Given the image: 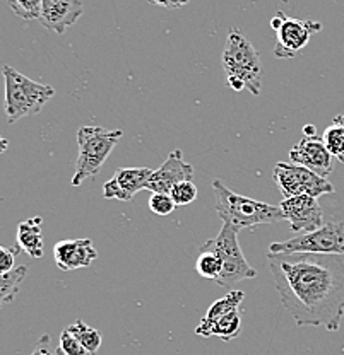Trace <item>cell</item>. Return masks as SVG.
I'll use <instances>...</instances> for the list:
<instances>
[{
	"instance_id": "6da1fadb",
	"label": "cell",
	"mask_w": 344,
	"mask_h": 355,
	"mask_svg": "<svg viewBox=\"0 0 344 355\" xmlns=\"http://www.w3.org/2000/svg\"><path fill=\"white\" fill-rule=\"evenodd\" d=\"M281 302L298 327L341 328L344 263L338 254L268 253Z\"/></svg>"
},
{
	"instance_id": "7a4b0ae2",
	"label": "cell",
	"mask_w": 344,
	"mask_h": 355,
	"mask_svg": "<svg viewBox=\"0 0 344 355\" xmlns=\"http://www.w3.org/2000/svg\"><path fill=\"white\" fill-rule=\"evenodd\" d=\"M221 64L228 77V86L233 91H249L254 96L262 89V62L259 51L238 28L228 31Z\"/></svg>"
},
{
	"instance_id": "3957f363",
	"label": "cell",
	"mask_w": 344,
	"mask_h": 355,
	"mask_svg": "<svg viewBox=\"0 0 344 355\" xmlns=\"http://www.w3.org/2000/svg\"><path fill=\"white\" fill-rule=\"evenodd\" d=\"M214 209L223 222L242 229H254L262 224H275L286 220L281 207L269 205L259 200L243 197L224 187L220 180L213 181Z\"/></svg>"
},
{
	"instance_id": "277c9868",
	"label": "cell",
	"mask_w": 344,
	"mask_h": 355,
	"mask_svg": "<svg viewBox=\"0 0 344 355\" xmlns=\"http://www.w3.org/2000/svg\"><path fill=\"white\" fill-rule=\"evenodd\" d=\"M2 76L6 80V114L10 125L38 114L55 96L54 87L29 79L10 65L2 67Z\"/></svg>"
},
{
	"instance_id": "5b68a950",
	"label": "cell",
	"mask_w": 344,
	"mask_h": 355,
	"mask_svg": "<svg viewBox=\"0 0 344 355\" xmlns=\"http://www.w3.org/2000/svg\"><path fill=\"white\" fill-rule=\"evenodd\" d=\"M122 137H124L122 130H106L98 125L79 128L77 132L79 155H77L72 187H81L86 180L99 175L103 164Z\"/></svg>"
},
{
	"instance_id": "8992f818",
	"label": "cell",
	"mask_w": 344,
	"mask_h": 355,
	"mask_svg": "<svg viewBox=\"0 0 344 355\" xmlns=\"http://www.w3.org/2000/svg\"><path fill=\"white\" fill-rule=\"evenodd\" d=\"M240 229L235 225L223 222V227L218 232L216 238L209 239L202 244L204 250H211L220 257L223 270L221 275L216 279V284L220 287H233L235 284L242 280L254 279L257 272L249 265L242 253V248L238 243Z\"/></svg>"
},
{
	"instance_id": "52a82bcc",
	"label": "cell",
	"mask_w": 344,
	"mask_h": 355,
	"mask_svg": "<svg viewBox=\"0 0 344 355\" xmlns=\"http://www.w3.org/2000/svg\"><path fill=\"white\" fill-rule=\"evenodd\" d=\"M269 253H319L341 257L344 254V222H327L317 231L272 243Z\"/></svg>"
},
{
	"instance_id": "ba28073f",
	"label": "cell",
	"mask_w": 344,
	"mask_h": 355,
	"mask_svg": "<svg viewBox=\"0 0 344 355\" xmlns=\"http://www.w3.org/2000/svg\"><path fill=\"white\" fill-rule=\"evenodd\" d=\"M272 178L284 198L298 197V195H310V197L319 198L322 195L334 191V184L327 178L295 162H277L272 169Z\"/></svg>"
},
{
	"instance_id": "9c48e42d",
	"label": "cell",
	"mask_w": 344,
	"mask_h": 355,
	"mask_svg": "<svg viewBox=\"0 0 344 355\" xmlns=\"http://www.w3.org/2000/svg\"><path fill=\"white\" fill-rule=\"evenodd\" d=\"M322 29V24L312 19H293L284 17L281 28L276 31V58H293L306 46L313 35Z\"/></svg>"
},
{
	"instance_id": "30bf717a",
	"label": "cell",
	"mask_w": 344,
	"mask_h": 355,
	"mask_svg": "<svg viewBox=\"0 0 344 355\" xmlns=\"http://www.w3.org/2000/svg\"><path fill=\"white\" fill-rule=\"evenodd\" d=\"M281 210L290 222L291 231L312 232L324 225V210L319 205V200L310 195H298V197L284 198L281 202Z\"/></svg>"
},
{
	"instance_id": "8fae6325",
	"label": "cell",
	"mask_w": 344,
	"mask_h": 355,
	"mask_svg": "<svg viewBox=\"0 0 344 355\" xmlns=\"http://www.w3.org/2000/svg\"><path fill=\"white\" fill-rule=\"evenodd\" d=\"M192 180H194V168L185 161L182 150L175 149L170 153L166 161L156 171L151 173L146 183V190L153 191V193H170L175 184Z\"/></svg>"
},
{
	"instance_id": "7c38bea8",
	"label": "cell",
	"mask_w": 344,
	"mask_h": 355,
	"mask_svg": "<svg viewBox=\"0 0 344 355\" xmlns=\"http://www.w3.org/2000/svg\"><path fill=\"white\" fill-rule=\"evenodd\" d=\"M291 162L305 166L310 171L327 178L334 171V155L327 149L322 137H303L290 150Z\"/></svg>"
},
{
	"instance_id": "4fadbf2b",
	"label": "cell",
	"mask_w": 344,
	"mask_h": 355,
	"mask_svg": "<svg viewBox=\"0 0 344 355\" xmlns=\"http://www.w3.org/2000/svg\"><path fill=\"white\" fill-rule=\"evenodd\" d=\"M84 12L81 0H43L40 22L48 31L64 35L67 28L76 24Z\"/></svg>"
},
{
	"instance_id": "5bb4252c",
	"label": "cell",
	"mask_w": 344,
	"mask_h": 355,
	"mask_svg": "<svg viewBox=\"0 0 344 355\" xmlns=\"http://www.w3.org/2000/svg\"><path fill=\"white\" fill-rule=\"evenodd\" d=\"M153 169L151 168H120L112 180L103 184V197L129 202L140 190H146Z\"/></svg>"
},
{
	"instance_id": "9a60e30c",
	"label": "cell",
	"mask_w": 344,
	"mask_h": 355,
	"mask_svg": "<svg viewBox=\"0 0 344 355\" xmlns=\"http://www.w3.org/2000/svg\"><path fill=\"white\" fill-rule=\"evenodd\" d=\"M54 258L58 268L64 272H74V270L90 266L98 258V251L88 238L65 239L54 246Z\"/></svg>"
},
{
	"instance_id": "2e32d148",
	"label": "cell",
	"mask_w": 344,
	"mask_h": 355,
	"mask_svg": "<svg viewBox=\"0 0 344 355\" xmlns=\"http://www.w3.org/2000/svg\"><path fill=\"white\" fill-rule=\"evenodd\" d=\"M42 224V217H31V219L19 222L16 232L19 250L24 251L31 258H35V260H40L45 254V239H43Z\"/></svg>"
},
{
	"instance_id": "e0dca14e",
	"label": "cell",
	"mask_w": 344,
	"mask_h": 355,
	"mask_svg": "<svg viewBox=\"0 0 344 355\" xmlns=\"http://www.w3.org/2000/svg\"><path fill=\"white\" fill-rule=\"evenodd\" d=\"M243 299H245V292L231 291V292H228L224 297L218 299L216 302H213V306L207 309V313L201 320L199 327L195 328V335L204 336V338L211 336V328H213L214 324L221 320V318L227 316L228 313H231V311H235V309H240V304H242Z\"/></svg>"
},
{
	"instance_id": "ac0fdd59",
	"label": "cell",
	"mask_w": 344,
	"mask_h": 355,
	"mask_svg": "<svg viewBox=\"0 0 344 355\" xmlns=\"http://www.w3.org/2000/svg\"><path fill=\"white\" fill-rule=\"evenodd\" d=\"M29 272V266L21 265L14 268L10 273L0 275V309L6 304H10L19 292L21 284Z\"/></svg>"
},
{
	"instance_id": "d6986e66",
	"label": "cell",
	"mask_w": 344,
	"mask_h": 355,
	"mask_svg": "<svg viewBox=\"0 0 344 355\" xmlns=\"http://www.w3.org/2000/svg\"><path fill=\"white\" fill-rule=\"evenodd\" d=\"M322 140L331 150V154L344 162V114L336 116L331 127L325 128Z\"/></svg>"
},
{
	"instance_id": "ffe728a7",
	"label": "cell",
	"mask_w": 344,
	"mask_h": 355,
	"mask_svg": "<svg viewBox=\"0 0 344 355\" xmlns=\"http://www.w3.org/2000/svg\"><path fill=\"white\" fill-rule=\"evenodd\" d=\"M240 331H242V313L240 309H235L211 328V336H220L223 342H231L240 335Z\"/></svg>"
},
{
	"instance_id": "44dd1931",
	"label": "cell",
	"mask_w": 344,
	"mask_h": 355,
	"mask_svg": "<svg viewBox=\"0 0 344 355\" xmlns=\"http://www.w3.org/2000/svg\"><path fill=\"white\" fill-rule=\"evenodd\" d=\"M67 330L83 343L84 349H86L91 355H95L99 350V347H101V333L95 330V328H91L90 324H86L84 321L77 320L76 323L67 327Z\"/></svg>"
},
{
	"instance_id": "7402d4cb",
	"label": "cell",
	"mask_w": 344,
	"mask_h": 355,
	"mask_svg": "<svg viewBox=\"0 0 344 355\" xmlns=\"http://www.w3.org/2000/svg\"><path fill=\"white\" fill-rule=\"evenodd\" d=\"M195 270L202 279H211L216 282L218 277L221 275V270H223V263L214 251L201 248L197 260H195Z\"/></svg>"
},
{
	"instance_id": "603a6c76",
	"label": "cell",
	"mask_w": 344,
	"mask_h": 355,
	"mask_svg": "<svg viewBox=\"0 0 344 355\" xmlns=\"http://www.w3.org/2000/svg\"><path fill=\"white\" fill-rule=\"evenodd\" d=\"M42 2L43 0H7L9 7L17 17L24 21L40 19L42 14Z\"/></svg>"
},
{
	"instance_id": "cb8c5ba5",
	"label": "cell",
	"mask_w": 344,
	"mask_h": 355,
	"mask_svg": "<svg viewBox=\"0 0 344 355\" xmlns=\"http://www.w3.org/2000/svg\"><path fill=\"white\" fill-rule=\"evenodd\" d=\"M57 355H91L84 349L83 343L76 338V336L70 333L67 328L60 333V338H58V347L55 350Z\"/></svg>"
},
{
	"instance_id": "d4e9b609",
	"label": "cell",
	"mask_w": 344,
	"mask_h": 355,
	"mask_svg": "<svg viewBox=\"0 0 344 355\" xmlns=\"http://www.w3.org/2000/svg\"><path fill=\"white\" fill-rule=\"evenodd\" d=\"M170 195L177 207H185L197 198V187L194 184V181H182L172 188Z\"/></svg>"
},
{
	"instance_id": "484cf974",
	"label": "cell",
	"mask_w": 344,
	"mask_h": 355,
	"mask_svg": "<svg viewBox=\"0 0 344 355\" xmlns=\"http://www.w3.org/2000/svg\"><path fill=\"white\" fill-rule=\"evenodd\" d=\"M149 209L156 216H170L177 209L170 193H153L149 198Z\"/></svg>"
},
{
	"instance_id": "4316f807",
	"label": "cell",
	"mask_w": 344,
	"mask_h": 355,
	"mask_svg": "<svg viewBox=\"0 0 344 355\" xmlns=\"http://www.w3.org/2000/svg\"><path fill=\"white\" fill-rule=\"evenodd\" d=\"M19 250H10L7 246H0V275H6V273L13 272L16 266V254Z\"/></svg>"
},
{
	"instance_id": "83f0119b",
	"label": "cell",
	"mask_w": 344,
	"mask_h": 355,
	"mask_svg": "<svg viewBox=\"0 0 344 355\" xmlns=\"http://www.w3.org/2000/svg\"><path fill=\"white\" fill-rule=\"evenodd\" d=\"M29 355H55L54 349H51L50 335H43L42 338L38 340V343H36L35 350H33Z\"/></svg>"
},
{
	"instance_id": "f1b7e54d",
	"label": "cell",
	"mask_w": 344,
	"mask_h": 355,
	"mask_svg": "<svg viewBox=\"0 0 344 355\" xmlns=\"http://www.w3.org/2000/svg\"><path fill=\"white\" fill-rule=\"evenodd\" d=\"M149 2L154 6L165 7V9H179V7L187 6L190 0H149Z\"/></svg>"
},
{
	"instance_id": "f546056e",
	"label": "cell",
	"mask_w": 344,
	"mask_h": 355,
	"mask_svg": "<svg viewBox=\"0 0 344 355\" xmlns=\"http://www.w3.org/2000/svg\"><path fill=\"white\" fill-rule=\"evenodd\" d=\"M284 17H286V14H284V12H277L276 16L272 17V19H271V28L275 29V31H277V29L281 28V24H283Z\"/></svg>"
},
{
	"instance_id": "4dcf8cb0",
	"label": "cell",
	"mask_w": 344,
	"mask_h": 355,
	"mask_svg": "<svg viewBox=\"0 0 344 355\" xmlns=\"http://www.w3.org/2000/svg\"><path fill=\"white\" fill-rule=\"evenodd\" d=\"M303 137H316V127H313V125L303 127Z\"/></svg>"
},
{
	"instance_id": "1f68e13d",
	"label": "cell",
	"mask_w": 344,
	"mask_h": 355,
	"mask_svg": "<svg viewBox=\"0 0 344 355\" xmlns=\"http://www.w3.org/2000/svg\"><path fill=\"white\" fill-rule=\"evenodd\" d=\"M7 147H9V140L3 139L2 135H0V154H3L7 150Z\"/></svg>"
}]
</instances>
